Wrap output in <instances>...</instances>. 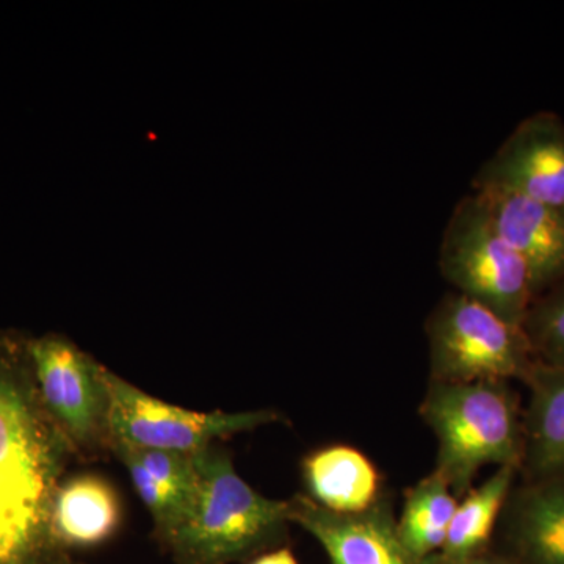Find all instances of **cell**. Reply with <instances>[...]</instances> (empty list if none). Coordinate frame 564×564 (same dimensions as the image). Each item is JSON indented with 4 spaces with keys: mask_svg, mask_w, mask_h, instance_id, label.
<instances>
[{
    "mask_svg": "<svg viewBox=\"0 0 564 564\" xmlns=\"http://www.w3.org/2000/svg\"><path fill=\"white\" fill-rule=\"evenodd\" d=\"M70 441L47 413L28 345L0 340V564H61L52 503Z\"/></svg>",
    "mask_w": 564,
    "mask_h": 564,
    "instance_id": "cell-1",
    "label": "cell"
},
{
    "mask_svg": "<svg viewBox=\"0 0 564 564\" xmlns=\"http://www.w3.org/2000/svg\"><path fill=\"white\" fill-rule=\"evenodd\" d=\"M511 381H430L419 414L436 440V466L456 499L485 467L521 469L524 402Z\"/></svg>",
    "mask_w": 564,
    "mask_h": 564,
    "instance_id": "cell-2",
    "label": "cell"
},
{
    "mask_svg": "<svg viewBox=\"0 0 564 564\" xmlns=\"http://www.w3.org/2000/svg\"><path fill=\"white\" fill-rule=\"evenodd\" d=\"M202 484L187 518L165 541L176 564H231L284 541L291 500L256 491L221 448L199 452Z\"/></svg>",
    "mask_w": 564,
    "mask_h": 564,
    "instance_id": "cell-3",
    "label": "cell"
},
{
    "mask_svg": "<svg viewBox=\"0 0 564 564\" xmlns=\"http://www.w3.org/2000/svg\"><path fill=\"white\" fill-rule=\"evenodd\" d=\"M440 270L455 292L522 326L534 300L532 278L480 193L455 204L441 239Z\"/></svg>",
    "mask_w": 564,
    "mask_h": 564,
    "instance_id": "cell-4",
    "label": "cell"
},
{
    "mask_svg": "<svg viewBox=\"0 0 564 564\" xmlns=\"http://www.w3.org/2000/svg\"><path fill=\"white\" fill-rule=\"evenodd\" d=\"M430 381L524 384L534 367L522 326L458 292L445 293L425 321Z\"/></svg>",
    "mask_w": 564,
    "mask_h": 564,
    "instance_id": "cell-5",
    "label": "cell"
},
{
    "mask_svg": "<svg viewBox=\"0 0 564 564\" xmlns=\"http://www.w3.org/2000/svg\"><path fill=\"white\" fill-rule=\"evenodd\" d=\"M110 443L137 448L199 454L218 437L252 432L280 421L272 410L198 413L155 399L101 366Z\"/></svg>",
    "mask_w": 564,
    "mask_h": 564,
    "instance_id": "cell-6",
    "label": "cell"
},
{
    "mask_svg": "<svg viewBox=\"0 0 564 564\" xmlns=\"http://www.w3.org/2000/svg\"><path fill=\"white\" fill-rule=\"evenodd\" d=\"M473 188L564 207L563 118L545 110L524 118L475 173Z\"/></svg>",
    "mask_w": 564,
    "mask_h": 564,
    "instance_id": "cell-7",
    "label": "cell"
},
{
    "mask_svg": "<svg viewBox=\"0 0 564 564\" xmlns=\"http://www.w3.org/2000/svg\"><path fill=\"white\" fill-rule=\"evenodd\" d=\"M28 350L41 400L70 444L107 436L101 364L57 336L33 340Z\"/></svg>",
    "mask_w": 564,
    "mask_h": 564,
    "instance_id": "cell-8",
    "label": "cell"
},
{
    "mask_svg": "<svg viewBox=\"0 0 564 564\" xmlns=\"http://www.w3.org/2000/svg\"><path fill=\"white\" fill-rule=\"evenodd\" d=\"M291 500L292 524L302 527L322 545L329 564H410L397 533L392 494L361 513H334L310 497Z\"/></svg>",
    "mask_w": 564,
    "mask_h": 564,
    "instance_id": "cell-9",
    "label": "cell"
},
{
    "mask_svg": "<svg viewBox=\"0 0 564 564\" xmlns=\"http://www.w3.org/2000/svg\"><path fill=\"white\" fill-rule=\"evenodd\" d=\"M492 549L518 564H564V477L518 480Z\"/></svg>",
    "mask_w": 564,
    "mask_h": 564,
    "instance_id": "cell-10",
    "label": "cell"
},
{
    "mask_svg": "<svg viewBox=\"0 0 564 564\" xmlns=\"http://www.w3.org/2000/svg\"><path fill=\"white\" fill-rule=\"evenodd\" d=\"M484 196L505 239L521 254L532 278L534 299L564 281V207L511 193Z\"/></svg>",
    "mask_w": 564,
    "mask_h": 564,
    "instance_id": "cell-11",
    "label": "cell"
},
{
    "mask_svg": "<svg viewBox=\"0 0 564 564\" xmlns=\"http://www.w3.org/2000/svg\"><path fill=\"white\" fill-rule=\"evenodd\" d=\"M524 448L519 480L564 477V370L536 362L524 381Z\"/></svg>",
    "mask_w": 564,
    "mask_h": 564,
    "instance_id": "cell-12",
    "label": "cell"
},
{
    "mask_svg": "<svg viewBox=\"0 0 564 564\" xmlns=\"http://www.w3.org/2000/svg\"><path fill=\"white\" fill-rule=\"evenodd\" d=\"M306 497L334 513H361L386 491L369 456L351 445L333 444L304 456Z\"/></svg>",
    "mask_w": 564,
    "mask_h": 564,
    "instance_id": "cell-13",
    "label": "cell"
},
{
    "mask_svg": "<svg viewBox=\"0 0 564 564\" xmlns=\"http://www.w3.org/2000/svg\"><path fill=\"white\" fill-rule=\"evenodd\" d=\"M120 524V499L106 478L82 474L58 486L52 503L51 529L62 551L106 543Z\"/></svg>",
    "mask_w": 564,
    "mask_h": 564,
    "instance_id": "cell-14",
    "label": "cell"
},
{
    "mask_svg": "<svg viewBox=\"0 0 564 564\" xmlns=\"http://www.w3.org/2000/svg\"><path fill=\"white\" fill-rule=\"evenodd\" d=\"M518 480V467H497L484 484L464 494L440 554L447 558H467L491 551L500 516Z\"/></svg>",
    "mask_w": 564,
    "mask_h": 564,
    "instance_id": "cell-15",
    "label": "cell"
},
{
    "mask_svg": "<svg viewBox=\"0 0 564 564\" xmlns=\"http://www.w3.org/2000/svg\"><path fill=\"white\" fill-rule=\"evenodd\" d=\"M456 507L458 499L436 470L406 489L397 533L408 563L417 564L443 551Z\"/></svg>",
    "mask_w": 564,
    "mask_h": 564,
    "instance_id": "cell-16",
    "label": "cell"
},
{
    "mask_svg": "<svg viewBox=\"0 0 564 564\" xmlns=\"http://www.w3.org/2000/svg\"><path fill=\"white\" fill-rule=\"evenodd\" d=\"M522 329L534 361L564 370V281L533 300Z\"/></svg>",
    "mask_w": 564,
    "mask_h": 564,
    "instance_id": "cell-17",
    "label": "cell"
},
{
    "mask_svg": "<svg viewBox=\"0 0 564 564\" xmlns=\"http://www.w3.org/2000/svg\"><path fill=\"white\" fill-rule=\"evenodd\" d=\"M417 564H518L513 560L508 558L499 552L491 551L485 552V554L467 556V558H447V556L441 555L440 552L429 558L422 560Z\"/></svg>",
    "mask_w": 564,
    "mask_h": 564,
    "instance_id": "cell-18",
    "label": "cell"
},
{
    "mask_svg": "<svg viewBox=\"0 0 564 564\" xmlns=\"http://www.w3.org/2000/svg\"><path fill=\"white\" fill-rule=\"evenodd\" d=\"M250 564H299V562H296L291 549L284 547L256 556Z\"/></svg>",
    "mask_w": 564,
    "mask_h": 564,
    "instance_id": "cell-19",
    "label": "cell"
},
{
    "mask_svg": "<svg viewBox=\"0 0 564 564\" xmlns=\"http://www.w3.org/2000/svg\"><path fill=\"white\" fill-rule=\"evenodd\" d=\"M61 564H74V563L68 562V560H63V562Z\"/></svg>",
    "mask_w": 564,
    "mask_h": 564,
    "instance_id": "cell-20",
    "label": "cell"
}]
</instances>
